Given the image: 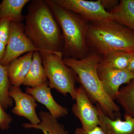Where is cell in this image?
I'll return each mask as SVG.
<instances>
[{
    "label": "cell",
    "instance_id": "1",
    "mask_svg": "<svg viewBox=\"0 0 134 134\" xmlns=\"http://www.w3.org/2000/svg\"><path fill=\"white\" fill-rule=\"evenodd\" d=\"M25 32L40 51L62 52L61 30L45 1H32L25 16Z\"/></svg>",
    "mask_w": 134,
    "mask_h": 134
},
{
    "label": "cell",
    "instance_id": "2",
    "mask_svg": "<svg viewBox=\"0 0 134 134\" xmlns=\"http://www.w3.org/2000/svg\"><path fill=\"white\" fill-rule=\"evenodd\" d=\"M101 58L93 53L83 59L65 58L63 60L76 73L78 81L92 102L97 103L106 115L114 120L121 117L120 109L106 92L99 77L97 69Z\"/></svg>",
    "mask_w": 134,
    "mask_h": 134
},
{
    "label": "cell",
    "instance_id": "3",
    "mask_svg": "<svg viewBox=\"0 0 134 134\" xmlns=\"http://www.w3.org/2000/svg\"><path fill=\"white\" fill-rule=\"evenodd\" d=\"M86 41L101 57L117 51L134 53V32L114 21L89 23Z\"/></svg>",
    "mask_w": 134,
    "mask_h": 134
},
{
    "label": "cell",
    "instance_id": "4",
    "mask_svg": "<svg viewBox=\"0 0 134 134\" xmlns=\"http://www.w3.org/2000/svg\"><path fill=\"white\" fill-rule=\"evenodd\" d=\"M58 22L64 43L63 58L82 59L88 54L86 35L89 23L75 13L63 8L54 0H45Z\"/></svg>",
    "mask_w": 134,
    "mask_h": 134
},
{
    "label": "cell",
    "instance_id": "5",
    "mask_svg": "<svg viewBox=\"0 0 134 134\" xmlns=\"http://www.w3.org/2000/svg\"><path fill=\"white\" fill-rule=\"evenodd\" d=\"M39 52L50 88L55 89L65 96L69 94L75 100L78 77L76 73L63 62L62 53Z\"/></svg>",
    "mask_w": 134,
    "mask_h": 134
},
{
    "label": "cell",
    "instance_id": "6",
    "mask_svg": "<svg viewBox=\"0 0 134 134\" xmlns=\"http://www.w3.org/2000/svg\"><path fill=\"white\" fill-rule=\"evenodd\" d=\"M36 51L39 50L25 34L24 25L21 23L10 22L6 52L0 63L3 66H8L20 55Z\"/></svg>",
    "mask_w": 134,
    "mask_h": 134
},
{
    "label": "cell",
    "instance_id": "7",
    "mask_svg": "<svg viewBox=\"0 0 134 134\" xmlns=\"http://www.w3.org/2000/svg\"><path fill=\"white\" fill-rule=\"evenodd\" d=\"M61 7L82 17L89 23L114 21L113 15L104 9L100 0H54Z\"/></svg>",
    "mask_w": 134,
    "mask_h": 134
},
{
    "label": "cell",
    "instance_id": "8",
    "mask_svg": "<svg viewBox=\"0 0 134 134\" xmlns=\"http://www.w3.org/2000/svg\"><path fill=\"white\" fill-rule=\"evenodd\" d=\"M76 103L72 108V113L81 123V127L91 130L98 126L99 120L97 107L94 106L85 90L81 85L76 88Z\"/></svg>",
    "mask_w": 134,
    "mask_h": 134
},
{
    "label": "cell",
    "instance_id": "9",
    "mask_svg": "<svg viewBox=\"0 0 134 134\" xmlns=\"http://www.w3.org/2000/svg\"><path fill=\"white\" fill-rule=\"evenodd\" d=\"M97 72L106 92L114 100L119 95L120 86L134 79V74L127 69H114L99 66Z\"/></svg>",
    "mask_w": 134,
    "mask_h": 134
},
{
    "label": "cell",
    "instance_id": "10",
    "mask_svg": "<svg viewBox=\"0 0 134 134\" xmlns=\"http://www.w3.org/2000/svg\"><path fill=\"white\" fill-rule=\"evenodd\" d=\"M9 93L15 104L12 110L14 114L25 117L32 125H38L41 123V120L36 112L37 104L32 96L23 92L20 87L13 85L10 86Z\"/></svg>",
    "mask_w": 134,
    "mask_h": 134
},
{
    "label": "cell",
    "instance_id": "11",
    "mask_svg": "<svg viewBox=\"0 0 134 134\" xmlns=\"http://www.w3.org/2000/svg\"><path fill=\"white\" fill-rule=\"evenodd\" d=\"M99 126L104 134H134V117L125 114V120L121 117L115 119H110L104 113L97 104Z\"/></svg>",
    "mask_w": 134,
    "mask_h": 134
},
{
    "label": "cell",
    "instance_id": "12",
    "mask_svg": "<svg viewBox=\"0 0 134 134\" xmlns=\"http://www.w3.org/2000/svg\"><path fill=\"white\" fill-rule=\"evenodd\" d=\"M26 91L37 101L46 106L54 117L58 119L68 113L67 108L60 105L54 100L48 82L33 88H27Z\"/></svg>",
    "mask_w": 134,
    "mask_h": 134
},
{
    "label": "cell",
    "instance_id": "13",
    "mask_svg": "<svg viewBox=\"0 0 134 134\" xmlns=\"http://www.w3.org/2000/svg\"><path fill=\"white\" fill-rule=\"evenodd\" d=\"M34 52H30L14 60L8 66V75L13 86L20 87L31 65Z\"/></svg>",
    "mask_w": 134,
    "mask_h": 134
},
{
    "label": "cell",
    "instance_id": "14",
    "mask_svg": "<svg viewBox=\"0 0 134 134\" xmlns=\"http://www.w3.org/2000/svg\"><path fill=\"white\" fill-rule=\"evenodd\" d=\"M47 78L40 53L39 51H35L30 70L23 84L33 88L45 83Z\"/></svg>",
    "mask_w": 134,
    "mask_h": 134
},
{
    "label": "cell",
    "instance_id": "15",
    "mask_svg": "<svg viewBox=\"0 0 134 134\" xmlns=\"http://www.w3.org/2000/svg\"><path fill=\"white\" fill-rule=\"evenodd\" d=\"M29 0H3L0 3V21L21 23L24 19L23 9Z\"/></svg>",
    "mask_w": 134,
    "mask_h": 134
},
{
    "label": "cell",
    "instance_id": "16",
    "mask_svg": "<svg viewBox=\"0 0 134 134\" xmlns=\"http://www.w3.org/2000/svg\"><path fill=\"white\" fill-rule=\"evenodd\" d=\"M41 123L33 125L31 123L23 124L26 129L40 130L44 134H69L64 125L58 122V119L51 115L50 113L41 111L39 113Z\"/></svg>",
    "mask_w": 134,
    "mask_h": 134
},
{
    "label": "cell",
    "instance_id": "17",
    "mask_svg": "<svg viewBox=\"0 0 134 134\" xmlns=\"http://www.w3.org/2000/svg\"><path fill=\"white\" fill-rule=\"evenodd\" d=\"M109 12L114 21L134 32V0H121L119 5Z\"/></svg>",
    "mask_w": 134,
    "mask_h": 134
},
{
    "label": "cell",
    "instance_id": "18",
    "mask_svg": "<svg viewBox=\"0 0 134 134\" xmlns=\"http://www.w3.org/2000/svg\"><path fill=\"white\" fill-rule=\"evenodd\" d=\"M134 53L117 51L101 57L99 66L114 69H127Z\"/></svg>",
    "mask_w": 134,
    "mask_h": 134
},
{
    "label": "cell",
    "instance_id": "19",
    "mask_svg": "<svg viewBox=\"0 0 134 134\" xmlns=\"http://www.w3.org/2000/svg\"><path fill=\"white\" fill-rule=\"evenodd\" d=\"M116 99L126 114L134 117V79L120 89Z\"/></svg>",
    "mask_w": 134,
    "mask_h": 134
},
{
    "label": "cell",
    "instance_id": "20",
    "mask_svg": "<svg viewBox=\"0 0 134 134\" xmlns=\"http://www.w3.org/2000/svg\"><path fill=\"white\" fill-rule=\"evenodd\" d=\"M10 82L8 75V66L0 63V103L3 108L12 106L13 99L9 96Z\"/></svg>",
    "mask_w": 134,
    "mask_h": 134
},
{
    "label": "cell",
    "instance_id": "21",
    "mask_svg": "<svg viewBox=\"0 0 134 134\" xmlns=\"http://www.w3.org/2000/svg\"><path fill=\"white\" fill-rule=\"evenodd\" d=\"M0 103V129H8L12 121V117L8 114Z\"/></svg>",
    "mask_w": 134,
    "mask_h": 134
},
{
    "label": "cell",
    "instance_id": "22",
    "mask_svg": "<svg viewBox=\"0 0 134 134\" xmlns=\"http://www.w3.org/2000/svg\"><path fill=\"white\" fill-rule=\"evenodd\" d=\"M10 22L8 21H0V41L7 44L9 37Z\"/></svg>",
    "mask_w": 134,
    "mask_h": 134
},
{
    "label": "cell",
    "instance_id": "23",
    "mask_svg": "<svg viewBox=\"0 0 134 134\" xmlns=\"http://www.w3.org/2000/svg\"><path fill=\"white\" fill-rule=\"evenodd\" d=\"M100 2L104 9L109 12L116 7L120 2L118 0H100Z\"/></svg>",
    "mask_w": 134,
    "mask_h": 134
},
{
    "label": "cell",
    "instance_id": "24",
    "mask_svg": "<svg viewBox=\"0 0 134 134\" xmlns=\"http://www.w3.org/2000/svg\"><path fill=\"white\" fill-rule=\"evenodd\" d=\"M75 134H104L103 130L99 126L93 129L86 130L81 127L76 128L75 131Z\"/></svg>",
    "mask_w": 134,
    "mask_h": 134
},
{
    "label": "cell",
    "instance_id": "25",
    "mask_svg": "<svg viewBox=\"0 0 134 134\" xmlns=\"http://www.w3.org/2000/svg\"><path fill=\"white\" fill-rule=\"evenodd\" d=\"M7 45L0 41V61L3 58L6 52Z\"/></svg>",
    "mask_w": 134,
    "mask_h": 134
},
{
    "label": "cell",
    "instance_id": "26",
    "mask_svg": "<svg viewBox=\"0 0 134 134\" xmlns=\"http://www.w3.org/2000/svg\"><path fill=\"white\" fill-rule=\"evenodd\" d=\"M127 69L134 74V53Z\"/></svg>",
    "mask_w": 134,
    "mask_h": 134
}]
</instances>
